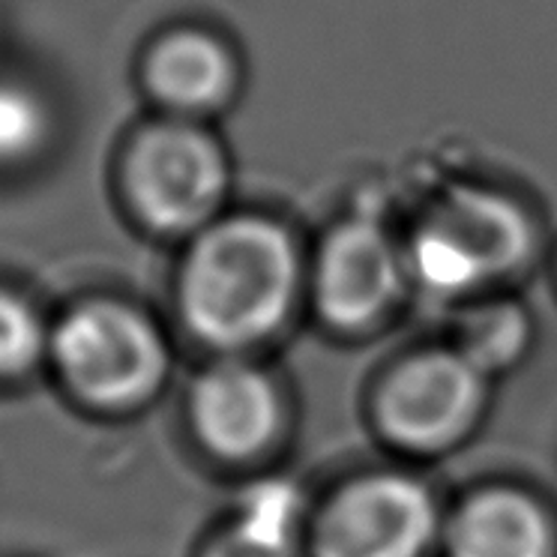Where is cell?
<instances>
[{
  "mask_svg": "<svg viewBox=\"0 0 557 557\" xmlns=\"http://www.w3.org/2000/svg\"><path fill=\"white\" fill-rule=\"evenodd\" d=\"M46 375L85 413L129 417L169 384L171 345L141 306L87 294L51 318Z\"/></svg>",
  "mask_w": 557,
  "mask_h": 557,
  "instance_id": "cell-2",
  "label": "cell"
},
{
  "mask_svg": "<svg viewBox=\"0 0 557 557\" xmlns=\"http://www.w3.org/2000/svg\"><path fill=\"white\" fill-rule=\"evenodd\" d=\"M304 512L288 485H261L207 545L205 557H304Z\"/></svg>",
  "mask_w": 557,
  "mask_h": 557,
  "instance_id": "cell-12",
  "label": "cell"
},
{
  "mask_svg": "<svg viewBox=\"0 0 557 557\" xmlns=\"http://www.w3.org/2000/svg\"><path fill=\"white\" fill-rule=\"evenodd\" d=\"M531 315L519 304L488 300L465 312L449 345L492 381L521 363L531 348Z\"/></svg>",
  "mask_w": 557,
  "mask_h": 557,
  "instance_id": "cell-13",
  "label": "cell"
},
{
  "mask_svg": "<svg viewBox=\"0 0 557 557\" xmlns=\"http://www.w3.org/2000/svg\"><path fill=\"white\" fill-rule=\"evenodd\" d=\"M536 249V231L512 198L456 189L405 249L411 282L444 300H465L516 276Z\"/></svg>",
  "mask_w": 557,
  "mask_h": 557,
  "instance_id": "cell-4",
  "label": "cell"
},
{
  "mask_svg": "<svg viewBox=\"0 0 557 557\" xmlns=\"http://www.w3.org/2000/svg\"><path fill=\"white\" fill-rule=\"evenodd\" d=\"M444 536L432 488L411 473L375 471L342 485L318 512L312 557H425Z\"/></svg>",
  "mask_w": 557,
  "mask_h": 557,
  "instance_id": "cell-5",
  "label": "cell"
},
{
  "mask_svg": "<svg viewBox=\"0 0 557 557\" xmlns=\"http://www.w3.org/2000/svg\"><path fill=\"white\" fill-rule=\"evenodd\" d=\"M488 377L453 345L401 360L377 389L375 423L417 456L447 453L471 435L488 405Z\"/></svg>",
  "mask_w": 557,
  "mask_h": 557,
  "instance_id": "cell-6",
  "label": "cell"
},
{
  "mask_svg": "<svg viewBox=\"0 0 557 557\" xmlns=\"http://www.w3.org/2000/svg\"><path fill=\"white\" fill-rule=\"evenodd\" d=\"M186 417L213 459L252 465L278 447L288 425V405L264 366L249 357H222L193 381Z\"/></svg>",
  "mask_w": 557,
  "mask_h": 557,
  "instance_id": "cell-8",
  "label": "cell"
},
{
  "mask_svg": "<svg viewBox=\"0 0 557 557\" xmlns=\"http://www.w3.org/2000/svg\"><path fill=\"white\" fill-rule=\"evenodd\" d=\"M51 318L13 282H0V387H22L46 372Z\"/></svg>",
  "mask_w": 557,
  "mask_h": 557,
  "instance_id": "cell-14",
  "label": "cell"
},
{
  "mask_svg": "<svg viewBox=\"0 0 557 557\" xmlns=\"http://www.w3.org/2000/svg\"><path fill=\"white\" fill-rule=\"evenodd\" d=\"M228 157L213 135L169 117L141 126L117 162L123 207L159 237H198L222 219L228 198Z\"/></svg>",
  "mask_w": 557,
  "mask_h": 557,
  "instance_id": "cell-3",
  "label": "cell"
},
{
  "mask_svg": "<svg viewBox=\"0 0 557 557\" xmlns=\"http://www.w3.org/2000/svg\"><path fill=\"white\" fill-rule=\"evenodd\" d=\"M408 282V258L399 243L377 222L351 219L321 243L306 294L324 324L360 333L396 312Z\"/></svg>",
  "mask_w": 557,
  "mask_h": 557,
  "instance_id": "cell-7",
  "label": "cell"
},
{
  "mask_svg": "<svg viewBox=\"0 0 557 557\" xmlns=\"http://www.w3.org/2000/svg\"><path fill=\"white\" fill-rule=\"evenodd\" d=\"M58 133V106L37 78L0 66V177H18L42 165Z\"/></svg>",
  "mask_w": 557,
  "mask_h": 557,
  "instance_id": "cell-11",
  "label": "cell"
},
{
  "mask_svg": "<svg viewBox=\"0 0 557 557\" xmlns=\"http://www.w3.org/2000/svg\"><path fill=\"white\" fill-rule=\"evenodd\" d=\"M309 288L292 231L267 216H222L189 243L177 309L195 339L243 357L282 333Z\"/></svg>",
  "mask_w": 557,
  "mask_h": 557,
  "instance_id": "cell-1",
  "label": "cell"
},
{
  "mask_svg": "<svg viewBox=\"0 0 557 557\" xmlns=\"http://www.w3.org/2000/svg\"><path fill=\"white\" fill-rule=\"evenodd\" d=\"M447 557H557V521L516 485L473 492L444 524Z\"/></svg>",
  "mask_w": 557,
  "mask_h": 557,
  "instance_id": "cell-10",
  "label": "cell"
},
{
  "mask_svg": "<svg viewBox=\"0 0 557 557\" xmlns=\"http://www.w3.org/2000/svg\"><path fill=\"white\" fill-rule=\"evenodd\" d=\"M147 94L177 121L225 109L237 94V61L231 49L205 30H171L147 49L141 61Z\"/></svg>",
  "mask_w": 557,
  "mask_h": 557,
  "instance_id": "cell-9",
  "label": "cell"
}]
</instances>
